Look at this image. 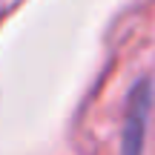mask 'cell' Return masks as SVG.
Segmentation results:
<instances>
[{"label": "cell", "mask_w": 155, "mask_h": 155, "mask_svg": "<svg viewBox=\"0 0 155 155\" xmlns=\"http://www.w3.org/2000/svg\"><path fill=\"white\" fill-rule=\"evenodd\" d=\"M150 109H152V83L144 78L132 86L127 101L124 127H121V155H144Z\"/></svg>", "instance_id": "obj_1"}]
</instances>
